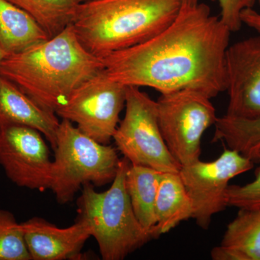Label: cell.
I'll list each match as a JSON object with an SVG mask.
<instances>
[{
	"instance_id": "obj_1",
	"label": "cell",
	"mask_w": 260,
	"mask_h": 260,
	"mask_svg": "<svg viewBox=\"0 0 260 260\" xmlns=\"http://www.w3.org/2000/svg\"><path fill=\"white\" fill-rule=\"evenodd\" d=\"M231 32L208 5L182 3L155 37L103 58L104 70L125 86L148 87L160 95L190 89L213 99L226 89Z\"/></svg>"
},
{
	"instance_id": "obj_2",
	"label": "cell",
	"mask_w": 260,
	"mask_h": 260,
	"mask_svg": "<svg viewBox=\"0 0 260 260\" xmlns=\"http://www.w3.org/2000/svg\"><path fill=\"white\" fill-rule=\"evenodd\" d=\"M103 70L102 59L84 48L71 24L47 42L6 56L0 63V75L55 114L73 90Z\"/></svg>"
},
{
	"instance_id": "obj_3",
	"label": "cell",
	"mask_w": 260,
	"mask_h": 260,
	"mask_svg": "<svg viewBox=\"0 0 260 260\" xmlns=\"http://www.w3.org/2000/svg\"><path fill=\"white\" fill-rule=\"evenodd\" d=\"M181 0H89L78 4L71 25L86 50L103 59L167 28Z\"/></svg>"
},
{
	"instance_id": "obj_4",
	"label": "cell",
	"mask_w": 260,
	"mask_h": 260,
	"mask_svg": "<svg viewBox=\"0 0 260 260\" xmlns=\"http://www.w3.org/2000/svg\"><path fill=\"white\" fill-rule=\"evenodd\" d=\"M129 164L127 159H121L109 189L98 192L86 184L78 200L80 218L88 222L104 260L124 259L159 237L156 231L145 229L133 211L125 183Z\"/></svg>"
},
{
	"instance_id": "obj_5",
	"label": "cell",
	"mask_w": 260,
	"mask_h": 260,
	"mask_svg": "<svg viewBox=\"0 0 260 260\" xmlns=\"http://www.w3.org/2000/svg\"><path fill=\"white\" fill-rule=\"evenodd\" d=\"M54 150L50 189L61 205L86 184L112 182L120 164L115 148L95 141L66 119L59 123Z\"/></svg>"
},
{
	"instance_id": "obj_6",
	"label": "cell",
	"mask_w": 260,
	"mask_h": 260,
	"mask_svg": "<svg viewBox=\"0 0 260 260\" xmlns=\"http://www.w3.org/2000/svg\"><path fill=\"white\" fill-rule=\"evenodd\" d=\"M125 114L113 140L116 148L133 165L162 173L179 172L181 166L162 138L157 102L138 87L126 88Z\"/></svg>"
},
{
	"instance_id": "obj_7",
	"label": "cell",
	"mask_w": 260,
	"mask_h": 260,
	"mask_svg": "<svg viewBox=\"0 0 260 260\" xmlns=\"http://www.w3.org/2000/svg\"><path fill=\"white\" fill-rule=\"evenodd\" d=\"M209 97L186 89L156 101L159 126L169 151L181 167L200 160L203 135L218 116Z\"/></svg>"
},
{
	"instance_id": "obj_8",
	"label": "cell",
	"mask_w": 260,
	"mask_h": 260,
	"mask_svg": "<svg viewBox=\"0 0 260 260\" xmlns=\"http://www.w3.org/2000/svg\"><path fill=\"white\" fill-rule=\"evenodd\" d=\"M127 86L111 79L103 70L73 90L56 114L102 144L108 145L125 107Z\"/></svg>"
},
{
	"instance_id": "obj_9",
	"label": "cell",
	"mask_w": 260,
	"mask_h": 260,
	"mask_svg": "<svg viewBox=\"0 0 260 260\" xmlns=\"http://www.w3.org/2000/svg\"><path fill=\"white\" fill-rule=\"evenodd\" d=\"M254 162L236 150L224 149L210 162L200 160L181 167L179 174L193 203V215L198 226L209 229L212 218L228 207L229 181L251 170Z\"/></svg>"
},
{
	"instance_id": "obj_10",
	"label": "cell",
	"mask_w": 260,
	"mask_h": 260,
	"mask_svg": "<svg viewBox=\"0 0 260 260\" xmlns=\"http://www.w3.org/2000/svg\"><path fill=\"white\" fill-rule=\"evenodd\" d=\"M52 162L40 132L23 125L0 127V165L16 185L50 189Z\"/></svg>"
},
{
	"instance_id": "obj_11",
	"label": "cell",
	"mask_w": 260,
	"mask_h": 260,
	"mask_svg": "<svg viewBox=\"0 0 260 260\" xmlns=\"http://www.w3.org/2000/svg\"><path fill=\"white\" fill-rule=\"evenodd\" d=\"M258 34L228 47L225 61L228 116L244 119L260 116V32Z\"/></svg>"
},
{
	"instance_id": "obj_12",
	"label": "cell",
	"mask_w": 260,
	"mask_h": 260,
	"mask_svg": "<svg viewBox=\"0 0 260 260\" xmlns=\"http://www.w3.org/2000/svg\"><path fill=\"white\" fill-rule=\"evenodd\" d=\"M20 225L32 260L78 259L84 244L92 237L90 225L82 218L67 228L56 226L38 217Z\"/></svg>"
},
{
	"instance_id": "obj_13",
	"label": "cell",
	"mask_w": 260,
	"mask_h": 260,
	"mask_svg": "<svg viewBox=\"0 0 260 260\" xmlns=\"http://www.w3.org/2000/svg\"><path fill=\"white\" fill-rule=\"evenodd\" d=\"M59 123L55 113L39 106L13 82L0 75V127L34 128L46 137L54 149Z\"/></svg>"
},
{
	"instance_id": "obj_14",
	"label": "cell",
	"mask_w": 260,
	"mask_h": 260,
	"mask_svg": "<svg viewBox=\"0 0 260 260\" xmlns=\"http://www.w3.org/2000/svg\"><path fill=\"white\" fill-rule=\"evenodd\" d=\"M213 260H260V209L239 208L221 242L211 251Z\"/></svg>"
},
{
	"instance_id": "obj_15",
	"label": "cell",
	"mask_w": 260,
	"mask_h": 260,
	"mask_svg": "<svg viewBox=\"0 0 260 260\" xmlns=\"http://www.w3.org/2000/svg\"><path fill=\"white\" fill-rule=\"evenodd\" d=\"M50 39L28 13L0 0V49L6 56L18 54Z\"/></svg>"
},
{
	"instance_id": "obj_16",
	"label": "cell",
	"mask_w": 260,
	"mask_h": 260,
	"mask_svg": "<svg viewBox=\"0 0 260 260\" xmlns=\"http://www.w3.org/2000/svg\"><path fill=\"white\" fill-rule=\"evenodd\" d=\"M159 237L192 218L193 203L179 172L162 173L155 206Z\"/></svg>"
},
{
	"instance_id": "obj_17",
	"label": "cell",
	"mask_w": 260,
	"mask_h": 260,
	"mask_svg": "<svg viewBox=\"0 0 260 260\" xmlns=\"http://www.w3.org/2000/svg\"><path fill=\"white\" fill-rule=\"evenodd\" d=\"M162 174L152 168L131 164L126 174V191L137 218L145 229L156 232L155 206Z\"/></svg>"
},
{
	"instance_id": "obj_18",
	"label": "cell",
	"mask_w": 260,
	"mask_h": 260,
	"mask_svg": "<svg viewBox=\"0 0 260 260\" xmlns=\"http://www.w3.org/2000/svg\"><path fill=\"white\" fill-rule=\"evenodd\" d=\"M214 126V142H223L228 148L256 162L260 149V116L244 119L225 114L218 117Z\"/></svg>"
},
{
	"instance_id": "obj_19",
	"label": "cell",
	"mask_w": 260,
	"mask_h": 260,
	"mask_svg": "<svg viewBox=\"0 0 260 260\" xmlns=\"http://www.w3.org/2000/svg\"><path fill=\"white\" fill-rule=\"evenodd\" d=\"M28 13L45 30L55 37L70 25L78 3L75 0H7Z\"/></svg>"
},
{
	"instance_id": "obj_20",
	"label": "cell",
	"mask_w": 260,
	"mask_h": 260,
	"mask_svg": "<svg viewBox=\"0 0 260 260\" xmlns=\"http://www.w3.org/2000/svg\"><path fill=\"white\" fill-rule=\"evenodd\" d=\"M0 260H31L21 225L13 213L0 209Z\"/></svg>"
},
{
	"instance_id": "obj_21",
	"label": "cell",
	"mask_w": 260,
	"mask_h": 260,
	"mask_svg": "<svg viewBox=\"0 0 260 260\" xmlns=\"http://www.w3.org/2000/svg\"><path fill=\"white\" fill-rule=\"evenodd\" d=\"M256 162H260V149ZM228 207L248 209H260V168L255 179L244 185H229L226 193Z\"/></svg>"
},
{
	"instance_id": "obj_22",
	"label": "cell",
	"mask_w": 260,
	"mask_h": 260,
	"mask_svg": "<svg viewBox=\"0 0 260 260\" xmlns=\"http://www.w3.org/2000/svg\"><path fill=\"white\" fill-rule=\"evenodd\" d=\"M218 2L220 8V19L231 32H237L243 23L241 14L244 10L252 8L255 0H212Z\"/></svg>"
},
{
	"instance_id": "obj_23",
	"label": "cell",
	"mask_w": 260,
	"mask_h": 260,
	"mask_svg": "<svg viewBox=\"0 0 260 260\" xmlns=\"http://www.w3.org/2000/svg\"><path fill=\"white\" fill-rule=\"evenodd\" d=\"M241 19L243 24L260 32V13L254 8H247L243 10Z\"/></svg>"
},
{
	"instance_id": "obj_24",
	"label": "cell",
	"mask_w": 260,
	"mask_h": 260,
	"mask_svg": "<svg viewBox=\"0 0 260 260\" xmlns=\"http://www.w3.org/2000/svg\"><path fill=\"white\" fill-rule=\"evenodd\" d=\"M183 4L195 5L200 3V0H181Z\"/></svg>"
},
{
	"instance_id": "obj_25",
	"label": "cell",
	"mask_w": 260,
	"mask_h": 260,
	"mask_svg": "<svg viewBox=\"0 0 260 260\" xmlns=\"http://www.w3.org/2000/svg\"><path fill=\"white\" fill-rule=\"evenodd\" d=\"M5 56H6V54H5V53L3 52V51L0 49V63L2 62V61H3V59H4Z\"/></svg>"
},
{
	"instance_id": "obj_26",
	"label": "cell",
	"mask_w": 260,
	"mask_h": 260,
	"mask_svg": "<svg viewBox=\"0 0 260 260\" xmlns=\"http://www.w3.org/2000/svg\"><path fill=\"white\" fill-rule=\"evenodd\" d=\"M78 4L82 3H85V2L89 1V0H75Z\"/></svg>"
},
{
	"instance_id": "obj_27",
	"label": "cell",
	"mask_w": 260,
	"mask_h": 260,
	"mask_svg": "<svg viewBox=\"0 0 260 260\" xmlns=\"http://www.w3.org/2000/svg\"><path fill=\"white\" fill-rule=\"evenodd\" d=\"M259 3H260V0H259Z\"/></svg>"
}]
</instances>
